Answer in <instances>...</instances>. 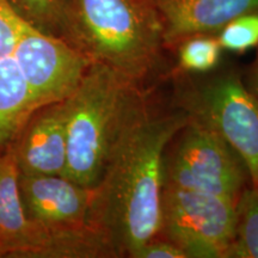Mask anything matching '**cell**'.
Listing matches in <instances>:
<instances>
[{
    "label": "cell",
    "instance_id": "obj_11",
    "mask_svg": "<svg viewBox=\"0 0 258 258\" xmlns=\"http://www.w3.org/2000/svg\"><path fill=\"white\" fill-rule=\"evenodd\" d=\"M22 175H63L67 164L66 114L63 101L37 108L12 141Z\"/></svg>",
    "mask_w": 258,
    "mask_h": 258
},
{
    "label": "cell",
    "instance_id": "obj_14",
    "mask_svg": "<svg viewBox=\"0 0 258 258\" xmlns=\"http://www.w3.org/2000/svg\"><path fill=\"white\" fill-rule=\"evenodd\" d=\"M17 14L28 23L51 36L63 40L64 0H9Z\"/></svg>",
    "mask_w": 258,
    "mask_h": 258
},
{
    "label": "cell",
    "instance_id": "obj_13",
    "mask_svg": "<svg viewBox=\"0 0 258 258\" xmlns=\"http://www.w3.org/2000/svg\"><path fill=\"white\" fill-rule=\"evenodd\" d=\"M234 238L226 258H258V188L241 191L237 201Z\"/></svg>",
    "mask_w": 258,
    "mask_h": 258
},
{
    "label": "cell",
    "instance_id": "obj_17",
    "mask_svg": "<svg viewBox=\"0 0 258 258\" xmlns=\"http://www.w3.org/2000/svg\"><path fill=\"white\" fill-rule=\"evenodd\" d=\"M132 258H186L176 245L169 240H157L153 238L138 251H135Z\"/></svg>",
    "mask_w": 258,
    "mask_h": 258
},
{
    "label": "cell",
    "instance_id": "obj_10",
    "mask_svg": "<svg viewBox=\"0 0 258 258\" xmlns=\"http://www.w3.org/2000/svg\"><path fill=\"white\" fill-rule=\"evenodd\" d=\"M21 16L9 0H0V154L40 108L16 57Z\"/></svg>",
    "mask_w": 258,
    "mask_h": 258
},
{
    "label": "cell",
    "instance_id": "obj_12",
    "mask_svg": "<svg viewBox=\"0 0 258 258\" xmlns=\"http://www.w3.org/2000/svg\"><path fill=\"white\" fill-rule=\"evenodd\" d=\"M159 15L165 48L196 35H218L234 18L258 14V0H151Z\"/></svg>",
    "mask_w": 258,
    "mask_h": 258
},
{
    "label": "cell",
    "instance_id": "obj_16",
    "mask_svg": "<svg viewBox=\"0 0 258 258\" xmlns=\"http://www.w3.org/2000/svg\"><path fill=\"white\" fill-rule=\"evenodd\" d=\"M221 48L244 53L258 46V14L243 15L226 24L217 35Z\"/></svg>",
    "mask_w": 258,
    "mask_h": 258
},
{
    "label": "cell",
    "instance_id": "obj_3",
    "mask_svg": "<svg viewBox=\"0 0 258 258\" xmlns=\"http://www.w3.org/2000/svg\"><path fill=\"white\" fill-rule=\"evenodd\" d=\"M143 90L101 63H90L63 99L67 164L64 176L93 189L108 165L129 109Z\"/></svg>",
    "mask_w": 258,
    "mask_h": 258
},
{
    "label": "cell",
    "instance_id": "obj_2",
    "mask_svg": "<svg viewBox=\"0 0 258 258\" xmlns=\"http://www.w3.org/2000/svg\"><path fill=\"white\" fill-rule=\"evenodd\" d=\"M63 41L141 86L163 60L164 31L151 0H64Z\"/></svg>",
    "mask_w": 258,
    "mask_h": 258
},
{
    "label": "cell",
    "instance_id": "obj_1",
    "mask_svg": "<svg viewBox=\"0 0 258 258\" xmlns=\"http://www.w3.org/2000/svg\"><path fill=\"white\" fill-rule=\"evenodd\" d=\"M189 118L184 110H156L144 91L129 109L89 209V225L116 257H132L159 233L164 157Z\"/></svg>",
    "mask_w": 258,
    "mask_h": 258
},
{
    "label": "cell",
    "instance_id": "obj_15",
    "mask_svg": "<svg viewBox=\"0 0 258 258\" xmlns=\"http://www.w3.org/2000/svg\"><path fill=\"white\" fill-rule=\"evenodd\" d=\"M176 48L179 67L191 73H203L215 69L221 54L218 37L213 35H196L185 38Z\"/></svg>",
    "mask_w": 258,
    "mask_h": 258
},
{
    "label": "cell",
    "instance_id": "obj_18",
    "mask_svg": "<svg viewBox=\"0 0 258 258\" xmlns=\"http://www.w3.org/2000/svg\"><path fill=\"white\" fill-rule=\"evenodd\" d=\"M250 91L252 92L258 99V54L250 72Z\"/></svg>",
    "mask_w": 258,
    "mask_h": 258
},
{
    "label": "cell",
    "instance_id": "obj_5",
    "mask_svg": "<svg viewBox=\"0 0 258 258\" xmlns=\"http://www.w3.org/2000/svg\"><path fill=\"white\" fill-rule=\"evenodd\" d=\"M247 171L214 129L190 116L164 157L163 186L196 190L238 201Z\"/></svg>",
    "mask_w": 258,
    "mask_h": 258
},
{
    "label": "cell",
    "instance_id": "obj_7",
    "mask_svg": "<svg viewBox=\"0 0 258 258\" xmlns=\"http://www.w3.org/2000/svg\"><path fill=\"white\" fill-rule=\"evenodd\" d=\"M183 110L226 141L258 188V99L235 73L213 77L182 93Z\"/></svg>",
    "mask_w": 258,
    "mask_h": 258
},
{
    "label": "cell",
    "instance_id": "obj_9",
    "mask_svg": "<svg viewBox=\"0 0 258 258\" xmlns=\"http://www.w3.org/2000/svg\"><path fill=\"white\" fill-rule=\"evenodd\" d=\"M18 190L25 215L53 231L91 227L89 209L92 189L63 175L18 176Z\"/></svg>",
    "mask_w": 258,
    "mask_h": 258
},
{
    "label": "cell",
    "instance_id": "obj_6",
    "mask_svg": "<svg viewBox=\"0 0 258 258\" xmlns=\"http://www.w3.org/2000/svg\"><path fill=\"white\" fill-rule=\"evenodd\" d=\"M235 208L232 199L163 186L159 233L186 258H226L234 238Z\"/></svg>",
    "mask_w": 258,
    "mask_h": 258
},
{
    "label": "cell",
    "instance_id": "obj_4",
    "mask_svg": "<svg viewBox=\"0 0 258 258\" xmlns=\"http://www.w3.org/2000/svg\"><path fill=\"white\" fill-rule=\"evenodd\" d=\"M18 176L10 146L0 154V258L114 257L93 227L59 232L30 220L19 198Z\"/></svg>",
    "mask_w": 258,
    "mask_h": 258
},
{
    "label": "cell",
    "instance_id": "obj_8",
    "mask_svg": "<svg viewBox=\"0 0 258 258\" xmlns=\"http://www.w3.org/2000/svg\"><path fill=\"white\" fill-rule=\"evenodd\" d=\"M16 57L41 106L67 98L77 88L90 61L61 38L22 19Z\"/></svg>",
    "mask_w": 258,
    "mask_h": 258
}]
</instances>
